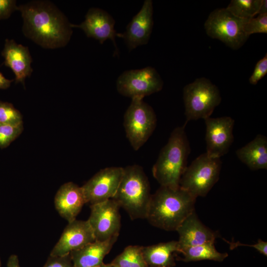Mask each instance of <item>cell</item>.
Wrapping results in <instances>:
<instances>
[{
    "label": "cell",
    "instance_id": "obj_1",
    "mask_svg": "<svg viewBox=\"0 0 267 267\" xmlns=\"http://www.w3.org/2000/svg\"><path fill=\"white\" fill-rule=\"evenodd\" d=\"M25 36L46 49L66 46L73 33L71 23L52 2L33 0L18 6Z\"/></svg>",
    "mask_w": 267,
    "mask_h": 267
},
{
    "label": "cell",
    "instance_id": "obj_2",
    "mask_svg": "<svg viewBox=\"0 0 267 267\" xmlns=\"http://www.w3.org/2000/svg\"><path fill=\"white\" fill-rule=\"evenodd\" d=\"M196 198L180 186H160L151 195L146 219L152 225L176 230L194 210Z\"/></svg>",
    "mask_w": 267,
    "mask_h": 267
},
{
    "label": "cell",
    "instance_id": "obj_3",
    "mask_svg": "<svg viewBox=\"0 0 267 267\" xmlns=\"http://www.w3.org/2000/svg\"><path fill=\"white\" fill-rule=\"evenodd\" d=\"M185 126L177 127L173 131L153 166V176L161 186H179L190 152Z\"/></svg>",
    "mask_w": 267,
    "mask_h": 267
},
{
    "label": "cell",
    "instance_id": "obj_4",
    "mask_svg": "<svg viewBox=\"0 0 267 267\" xmlns=\"http://www.w3.org/2000/svg\"><path fill=\"white\" fill-rule=\"evenodd\" d=\"M151 195L148 179L138 165L124 168L117 192L113 197L132 220L146 218Z\"/></svg>",
    "mask_w": 267,
    "mask_h": 267
},
{
    "label": "cell",
    "instance_id": "obj_5",
    "mask_svg": "<svg viewBox=\"0 0 267 267\" xmlns=\"http://www.w3.org/2000/svg\"><path fill=\"white\" fill-rule=\"evenodd\" d=\"M183 98L186 123L210 117L222 100L218 87L204 77L186 85L183 89Z\"/></svg>",
    "mask_w": 267,
    "mask_h": 267
},
{
    "label": "cell",
    "instance_id": "obj_6",
    "mask_svg": "<svg viewBox=\"0 0 267 267\" xmlns=\"http://www.w3.org/2000/svg\"><path fill=\"white\" fill-rule=\"evenodd\" d=\"M222 167L219 158L209 156L205 152L187 166L179 186L197 198L204 197L218 181Z\"/></svg>",
    "mask_w": 267,
    "mask_h": 267
},
{
    "label": "cell",
    "instance_id": "obj_7",
    "mask_svg": "<svg viewBox=\"0 0 267 267\" xmlns=\"http://www.w3.org/2000/svg\"><path fill=\"white\" fill-rule=\"evenodd\" d=\"M157 118L152 107L143 98L132 99L124 117L126 136L134 150H138L153 133Z\"/></svg>",
    "mask_w": 267,
    "mask_h": 267
},
{
    "label": "cell",
    "instance_id": "obj_8",
    "mask_svg": "<svg viewBox=\"0 0 267 267\" xmlns=\"http://www.w3.org/2000/svg\"><path fill=\"white\" fill-rule=\"evenodd\" d=\"M247 19L238 18L225 8L214 10L204 24L207 34L221 41L232 49L240 48L249 38L244 31Z\"/></svg>",
    "mask_w": 267,
    "mask_h": 267
},
{
    "label": "cell",
    "instance_id": "obj_9",
    "mask_svg": "<svg viewBox=\"0 0 267 267\" xmlns=\"http://www.w3.org/2000/svg\"><path fill=\"white\" fill-rule=\"evenodd\" d=\"M163 87V81L160 75L150 66L125 71L116 81L118 92L131 99L143 98L161 90Z\"/></svg>",
    "mask_w": 267,
    "mask_h": 267
},
{
    "label": "cell",
    "instance_id": "obj_10",
    "mask_svg": "<svg viewBox=\"0 0 267 267\" xmlns=\"http://www.w3.org/2000/svg\"><path fill=\"white\" fill-rule=\"evenodd\" d=\"M88 220L96 241H104L118 237L121 227L120 206L112 199L90 205Z\"/></svg>",
    "mask_w": 267,
    "mask_h": 267
},
{
    "label": "cell",
    "instance_id": "obj_11",
    "mask_svg": "<svg viewBox=\"0 0 267 267\" xmlns=\"http://www.w3.org/2000/svg\"><path fill=\"white\" fill-rule=\"evenodd\" d=\"M124 168L111 167L100 170L82 187L86 203L90 205L112 199L121 180Z\"/></svg>",
    "mask_w": 267,
    "mask_h": 267
},
{
    "label": "cell",
    "instance_id": "obj_12",
    "mask_svg": "<svg viewBox=\"0 0 267 267\" xmlns=\"http://www.w3.org/2000/svg\"><path fill=\"white\" fill-rule=\"evenodd\" d=\"M204 120L206 153L211 157L220 158L228 152L233 142L234 120L228 116L209 117Z\"/></svg>",
    "mask_w": 267,
    "mask_h": 267
},
{
    "label": "cell",
    "instance_id": "obj_13",
    "mask_svg": "<svg viewBox=\"0 0 267 267\" xmlns=\"http://www.w3.org/2000/svg\"><path fill=\"white\" fill-rule=\"evenodd\" d=\"M115 21L106 11L97 7H91L85 15L81 24H71L73 28L82 29L88 38L94 39L102 44L106 40H111L118 51L115 38H121V33H117L114 29Z\"/></svg>",
    "mask_w": 267,
    "mask_h": 267
},
{
    "label": "cell",
    "instance_id": "obj_14",
    "mask_svg": "<svg viewBox=\"0 0 267 267\" xmlns=\"http://www.w3.org/2000/svg\"><path fill=\"white\" fill-rule=\"evenodd\" d=\"M95 241L93 232L88 221L76 219L66 226L50 255L64 256Z\"/></svg>",
    "mask_w": 267,
    "mask_h": 267
},
{
    "label": "cell",
    "instance_id": "obj_15",
    "mask_svg": "<svg viewBox=\"0 0 267 267\" xmlns=\"http://www.w3.org/2000/svg\"><path fill=\"white\" fill-rule=\"evenodd\" d=\"M153 8L151 0H145L137 13L128 24L121 38L130 51L146 44L150 39L153 26Z\"/></svg>",
    "mask_w": 267,
    "mask_h": 267
},
{
    "label": "cell",
    "instance_id": "obj_16",
    "mask_svg": "<svg viewBox=\"0 0 267 267\" xmlns=\"http://www.w3.org/2000/svg\"><path fill=\"white\" fill-rule=\"evenodd\" d=\"M1 55L4 58V65L13 72L15 83H20L24 86L25 79L31 76L33 70L31 67L32 58L28 47L17 44L13 40L7 39Z\"/></svg>",
    "mask_w": 267,
    "mask_h": 267
},
{
    "label": "cell",
    "instance_id": "obj_17",
    "mask_svg": "<svg viewBox=\"0 0 267 267\" xmlns=\"http://www.w3.org/2000/svg\"><path fill=\"white\" fill-rule=\"evenodd\" d=\"M176 231L179 251L183 248L215 242L219 233L205 226L199 219L195 211L179 225Z\"/></svg>",
    "mask_w": 267,
    "mask_h": 267
},
{
    "label": "cell",
    "instance_id": "obj_18",
    "mask_svg": "<svg viewBox=\"0 0 267 267\" xmlns=\"http://www.w3.org/2000/svg\"><path fill=\"white\" fill-rule=\"evenodd\" d=\"M85 203H87L82 187L72 182L61 185L54 198L56 210L68 222L76 220Z\"/></svg>",
    "mask_w": 267,
    "mask_h": 267
},
{
    "label": "cell",
    "instance_id": "obj_19",
    "mask_svg": "<svg viewBox=\"0 0 267 267\" xmlns=\"http://www.w3.org/2000/svg\"><path fill=\"white\" fill-rule=\"evenodd\" d=\"M118 237L104 241H95L70 253L74 267H96L103 264Z\"/></svg>",
    "mask_w": 267,
    "mask_h": 267
},
{
    "label": "cell",
    "instance_id": "obj_20",
    "mask_svg": "<svg viewBox=\"0 0 267 267\" xmlns=\"http://www.w3.org/2000/svg\"><path fill=\"white\" fill-rule=\"evenodd\" d=\"M236 154L241 162L252 170L267 169V138L258 134L238 149Z\"/></svg>",
    "mask_w": 267,
    "mask_h": 267
},
{
    "label": "cell",
    "instance_id": "obj_21",
    "mask_svg": "<svg viewBox=\"0 0 267 267\" xmlns=\"http://www.w3.org/2000/svg\"><path fill=\"white\" fill-rule=\"evenodd\" d=\"M143 258L148 267H173L179 253L178 241H171L142 247Z\"/></svg>",
    "mask_w": 267,
    "mask_h": 267
},
{
    "label": "cell",
    "instance_id": "obj_22",
    "mask_svg": "<svg viewBox=\"0 0 267 267\" xmlns=\"http://www.w3.org/2000/svg\"><path fill=\"white\" fill-rule=\"evenodd\" d=\"M215 242H208L201 245L189 247L181 249L183 258L180 260L185 262H195L202 260L223 261L227 256L226 253L218 252L215 246Z\"/></svg>",
    "mask_w": 267,
    "mask_h": 267
},
{
    "label": "cell",
    "instance_id": "obj_23",
    "mask_svg": "<svg viewBox=\"0 0 267 267\" xmlns=\"http://www.w3.org/2000/svg\"><path fill=\"white\" fill-rule=\"evenodd\" d=\"M142 246L130 245L111 263L115 267H148L143 256Z\"/></svg>",
    "mask_w": 267,
    "mask_h": 267
},
{
    "label": "cell",
    "instance_id": "obj_24",
    "mask_svg": "<svg viewBox=\"0 0 267 267\" xmlns=\"http://www.w3.org/2000/svg\"><path fill=\"white\" fill-rule=\"evenodd\" d=\"M263 0H232L225 8L234 16L249 19L258 14Z\"/></svg>",
    "mask_w": 267,
    "mask_h": 267
},
{
    "label": "cell",
    "instance_id": "obj_25",
    "mask_svg": "<svg viewBox=\"0 0 267 267\" xmlns=\"http://www.w3.org/2000/svg\"><path fill=\"white\" fill-rule=\"evenodd\" d=\"M0 123L14 126L22 124V116L10 103L0 100Z\"/></svg>",
    "mask_w": 267,
    "mask_h": 267
},
{
    "label": "cell",
    "instance_id": "obj_26",
    "mask_svg": "<svg viewBox=\"0 0 267 267\" xmlns=\"http://www.w3.org/2000/svg\"><path fill=\"white\" fill-rule=\"evenodd\" d=\"M23 124L14 126L0 123V148H6L21 134Z\"/></svg>",
    "mask_w": 267,
    "mask_h": 267
},
{
    "label": "cell",
    "instance_id": "obj_27",
    "mask_svg": "<svg viewBox=\"0 0 267 267\" xmlns=\"http://www.w3.org/2000/svg\"><path fill=\"white\" fill-rule=\"evenodd\" d=\"M244 31L249 37L253 34L267 33V13L259 14L256 17L247 19Z\"/></svg>",
    "mask_w": 267,
    "mask_h": 267
},
{
    "label": "cell",
    "instance_id": "obj_28",
    "mask_svg": "<svg viewBox=\"0 0 267 267\" xmlns=\"http://www.w3.org/2000/svg\"><path fill=\"white\" fill-rule=\"evenodd\" d=\"M267 73V54L256 63L253 73L249 79L250 84L256 85Z\"/></svg>",
    "mask_w": 267,
    "mask_h": 267
},
{
    "label": "cell",
    "instance_id": "obj_29",
    "mask_svg": "<svg viewBox=\"0 0 267 267\" xmlns=\"http://www.w3.org/2000/svg\"><path fill=\"white\" fill-rule=\"evenodd\" d=\"M43 267H74L70 254L62 256H49Z\"/></svg>",
    "mask_w": 267,
    "mask_h": 267
},
{
    "label": "cell",
    "instance_id": "obj_30",
    "mask_svg": "<svg viewBox=\"0 0 267 267\" xmlns=\"http://www.w3.org/2000/svg\"><path fill=\"white\" fill-rule=\"evenodd\" d=\"M17 9L16 0H0V20L8 18Z\"/></svg>",
    "mask_w": 267,
    "mask_h": 267
},
{
    "label": "cell",
    "instance_id": "obj_31",
    "mask_svg": "<svg viewBox=\"0 0 267 267\" xmlns=\"http://www.w3.org/2000/svg\"><path fill=\"white\" fill-rule=\"evenodd\" d=\"M225 242H226L230 245V249L231 250L239 246H248L252 247L255 248L259 253L264 255V256H267V242L263 241L261 239H259L258 242L255 244L249 245L242 244L239 241L234 242H229L227 240L223 239Z\"/></svg>",
    "mask_w": 267,
    "mask_h": 267
},
{
    "label": "cell",
    "instance_id": "obj_32",
    "mask_svg": "<svg viewBox=\"0 0 267 267\" xmlns=\"http://www.w3.org/2000/svg\"><path fill=\"white\" fill-rule=\"evenodd\" d=\"M13 81L6 79L0 71V89H7L10 86Z\"/></svg>",
    "mask_w": 267,
    "mask_h": 267
},
{
    "label": "cell",
    "instance_id": "obj_33",
    "mask_svg": "<svg viewBox=\"0 0 267 267\" xmlns=\"http://www.w3.org/2000/svg\"><path fill=\"white\" fill-rule=\"evenodd\" d=\"M7 267H20L18 256L16 255H11L8 258Z\"/></svg>",
    "mask_w": 267,
    "mask_h": 267
},
{
    "label": "cell",
    "instance_id": "obj_34",
    "mask_svg": "<svg viewBox=\"0 0 267 267\" xmlns=\"http://www.w3.org/2000/svg\"><path fill=\"white\" fill-rule=\"evenodd\" d=\"M265 13H267V0H263L259 14Z\"/></svg>",
    "mask_w": 267,
    "mask_h": 267
},
{
    "label": "cell",
    "instance_id": "obj_35",
    "mask_svg": "<svg viewBox=\"0 0 267 267\" xmlns=\"http://www.w3.org/2000/svg\"><path fill=\"white\" fill-rule=\"evenodd\" d=\"M96 267H115L111 263L108 264H105L103 263V264Z\"/></svg>",
    "mask_w": 267,
    "mask_h": 267
},
{
    "label": "cell",
    "instance_id": "obj_36",
    "mask_svg": "<svg viewBox=\"0 0 267 267\" xmlns=\"http://www.w3.org/2000/svg\"><path fill=\"white\" fill-rule=\"evenodd\" d=\"M1 260L0 258V267H1Z\"/></svg>",
    "mask_w": 267,
    "mask_h": 267
}]
</instances>
